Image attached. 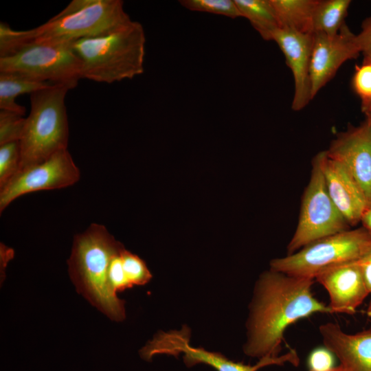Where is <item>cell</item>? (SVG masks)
<instances>
[{
  "mask_svg": "<svg viewBox=\"0 0 371 371\" xmlns=\"http://www.w3.org/2000/svg\"><path fill=\"white\" fill-rule=\"evenodd\" d=\"M121 258L126 277L132 286L144 285L150 280L152 275L139 257L124 248L121 251Z\"/></svg>",
  "mask_w": 371,
  "mask_h": 371,
  "instance_id": "23",
  "label": "cell"
},
{
  "mask_svg": "<svg viewBox=\"0 0 371 371\" xmlns=\"http://www.w3.org/2000/svg\"><path fill=\"white\" fill-rule=\"evenodd\" d=\"M93 1L94 0H73L63 10L54 16L58 18L76 13L90 5Z\"/></svg>",
  "mask_w": 371,
  "mask_h": 371,
  "instance_id": "30",
  "label": "cell"
},
{
  "mask_svg": "<svg viewBox=\"0 0 371 371\" xmlns=\"http://www.w3.org/2000/svg\"><path fill=\"white\" fill-rule=\"evenodd\" d=\"M0 72L36 81L63 85L71 89L81 76V61L72 44H31L0 57Z\"/></svg>",
  "mask_w": 371,
  "mask_h": 371,
  "instance_id": "7",
  "label": "cell"
},
{
  "mask_svg": "<svg viewBox=\"0 0 371 371\" xmlns=\"http://www.w3.org/2000/svg\"><path fill=\"white\" fill-rule=\"evenodd\" d=\"M370 109H371V106H370L366 111H365L364 113H365L366 112H367L368 111L370 110Z\"/></svg>",
  "mask_w": 371,
  "mask_h": 371,
  "instance_id": "35",
  "label": "cell"
},
{
  "mask_svg": "<svg viewBox=\"0 0 371 371\" xmlns=\"http://www.w3.org/2000/svg\"><path fill=\"white\" fill-rule=\"evenodd\" d=\"M324 347L340 361L344 371H371V328L348 334L335 323L319 327Z\"/></svg>",
  "mask_w": 371,
  "mask_h": 371,
  "instance_id": "16",
  "label": "cell"
},
{
  "mask_svg": "<svg viewBox=\"0 0 371 371\" xmlns=\"http://www.w3.org/2000/svg\"><path fill=\"white\" fill-rule=\"evenodd\" d=\"M121 0H94L76 13L51 18L45 23L27 30H14L0 23V57L31 44H73L118 29L131 22Z\"/></svg>",
  "mask_w": 371,
  "mask_h": 371,
  "instance_id": "3",
  "label": "cell"
},
{
  "mask_svg": "<svg viewBox=\"0 0 371 371\" xmlns=\"http://www.w3.org/2000/svg\"><path fill=\"white\" fill-rule=\"evenodd\" d=\"M357 40L364 61L371 63V16L365 19L361 32L357 34Z\"/></svg>",
  "mask_w": 371,
  "mask_h": 371,
  "instance_id": "28",
  "label": "cell"
},
{
  "mask_svg": "<svg viewBox=\"0 0 371 371\" xmlns=\"http://www.w3.org/2000/svg\"><path fill=\"white\" fill-rule=\"evenodd\" d=\"M365 115L366 116V122L369 126V127L371 128V109L365 113Z\"/></svg>",
  "mask_w": 371,
  "mask_h": 371,
  "instance_id": "32",
  "label": "cell"
},
{
  "mask_svg": "<svg viewBox=\"0 0 371 371\" xmlns=\"http://www.w3.org/2000/svg\"><path fill=\"white\" fill-rule=\"evenodd\" d=\"M314 279L269 269L256 282L247 323L244 352L259 359L279 355L284 331L314 313H333L312 293Z\"/></svg>",
  "mask_w": 371,
  "mask_h": 371,
  "instance_id": "1",
  "label": "cell"
},
{
  "mask_svg": "<svg viewBox=\"0 0 371 371\" xmlns=\"http://www.w3.org/2000/svg\"><path fill=\"white\" fill-rule=\"evenodd\" d=\"M190 330L183 326L179 330L160 332L143 347L139 353L145 360L150 361L155 355L165 354L178 357L183 354L186 365L192 367L198 363L208 365L217 371H257L271 365L282 366L291 363L299 364V357L295 350L278 356L265 357L260 359L253 366L229 360L218 352L206 350L202 348H194L190 344Z\"/></svg>",
  "mask_w": 371,
  "mask_h": 371,
  "instance_id": "9",
  "label": "cell"
},
{
  "mask_svg": "<svg viewBox=\"0 0 371 371\" xmlns=\"http://www.w3.org/2000/svg\"><path fill=\"white\" fill-rule=\"evenodd\" d=\"M367 315L370 317H371V300L370 302V304L368 306L367 311H366Z\"/></svg>",
  "mask_w": 371,
  "mask_h": 371,
  "instance_id": "33",
  "label": "cell"
},
{
  "mask_svg": "<svg viewBox=\"0 0 371 371\" xmlns=\"http://www.w3.org/2000/svg\"><path fill=\"white\" fill-rule=\"evenodd\" d=\"M179 3L191 11L220 14L232 19L242 16L234 0H180Z\"/></svg>",
  "mask_w": 371,
  "mask_h": 371,
  "instance_id": "21",
  "label": "cell"
},
{
  "mask_svg": "<svg viewBox=\"0 0 371 371\" xmlns=\"http://www.w3.org/2000/svg\"><path fill=\"white\" fill-rule=\"evenodd\" d=\"M54 85L12 73L0 72V109L23 115L25 108L16 102L21 94L32 93Z\"/></svg>",
  "mask_w": 371,
  "mask_h": 371,
  "instance_id": "18",
  "label": "cell"
},
{
  "mask_svg": "<svg viewBox=\"0 0 371 371\" xmlns=\"http://www.w3.org/2000/svg\"><path fill=\"white\" fill-rule=\"evenodd\" d=\"M361 222L363 227L371 234V203H370L364 211Z\"/></svg>",
  "mask_w": 371,
  "mask_h": 371,
  "instance_id": "31",
  "label": "cell"
},
{
  "mask_svg": "<svg viewBox=\"0 0 371 371\" xmlns=\"http://www.w3.org/2000/svg\"><path fill=\"white\" fill-rule=\"evenodd\" d=\"M334 355L326 348L313 350L308 358L309 371H328L334 368Z\"/></svg>",
  "mask_w": 371,
  "mask_h": 371,
  "instance_id": "27",
  "label": "cell"
},
{
  "mask_svg": "<svg viewBox=\"0 0 371 371\" xmlns=\"http://www.w3.org/2000/svg\"><path fill=\"white\" fill-rule=\"evenodd\" d=\"M371 251V234L363 227L347 229L312 242L298 251L273 259L270 269L315 279L322 271L357 261Z\"/></svg>",
  "mask_w": 371,
  "mask_h": 371,
  "instance_id": "6",
  "label": "cell"
},
{
  "mask_svg": "<svg viewBox=\"0 0 371 371\" xmlns=\"http://www.w3.org/2000/svg\"><path fill=\"white\" fill-rule=\"evenodd\" d=\"M273 41L284 54L293 76L295 89L291 108L300 111L312 100L310 65L313 34L279 28L274 32Z\"/></svg>",
  "mask_w": 371,
  "mask_h": 371,
  "instance_id": "13",
  "label": "cell"
},
{
  "mask_svg": "<svg viewBox=\"0 0 371 371\" xmlns=\"http://www.w3.org/2000/svg\"><path fill=\"white\" fill-rule=\"evenodd\" d=\"M124 246L100 224L92 223L75 236L68 260L69 273L78 293L110 319L125 318L124 301L117 296L109 281V267Z\"/></svg>",
  "mask_w": 371,
  "mask_h": 371,
  "instance_id": "2",
  "label": "cell"
},
{
  "mask_svg": "<svg viewBox=\"0 0 371 371\" xmlns=\"http://www.w3.org/2000/svg\"><path fill=\"white\" fill-rule=\"evenodd\" d=\"M350 3V0H319L313 16V33L337 34L345 24Z\"/></svg>",
  "mask_w": 371,
  "mask_h": 371,
  "instance_id": "20",
  "label": "cell"
},
{
  "mask_svg": "<svg viewBox=\"0 0 371 371\" xmlns=\"http://www.w3.org/2000/svg\"><path fill=\"white\" fill-rule=\"evenodd\" d=\"M326 151L347 170L371 203V128L367 123L340 133Z\"/></svg>",
  "mask_w": 371,
  "mask_h": 371,
  "instance_id": "12",
  "label": "cell"
},
{
  "mask_svg": "<svg viewBox=\"0 0 371 371\" xmlns=\"http://www.w3.org/2000/svg\"><path fill=\"white\" fill-rule=\"evenodd\" d=\"M70 89L67 86L54 84L30 94L31 109L19 141V170L67 149L69 123L65 100Z\"/></svg>",
  "mask_w": 371,
  "mask_h": 371,
  "instance_id": "5",
  "label": "cell"
},
{
  "mask_svg": "<svg viewBox=\"0 0 371 371\" xmlns=\"http://www.w3.org/2000/svg\"><path fill=\"white\" fill-rule=\"evenodd\" d=\"M319 0H271L280 28L313 34V21Z\"/></svg>",
  "mask_w": 371,
  "mask_h": 371,
  "instance_id": "17",
  "label": "cell"
},
{
  "mask_svg": "<svg viewBox=\"0 0 371 371\" xmlns=\"http://www.w3.org/2000/svg\"><path fill=\"white\" fill-rule=\"evenodd\" d=\"M314 280L328 292L333 313H354L369 294L358 260L327 269Z\"/></svg>",
  "mask_w": 371,
  "mask_h": 371,
  "instance_id": "14",
  "label": "cell"
},
{
  "mask_svg": "<svg viewBox=\"0 0 371 371\" xmlns=\"http://www.w3.org/2000/svg\"><path fill=\"white\" fill-rule=\"evenodd\" d=\"M349 227L327 191L320 152L312 162L310 181L303 194L297 226L287 247L288 254Z\"/></svg>",
  "mask_w": 371,
  "mask_h": 371,
  "instance_id": "8",
  "label": "cell"
},
{
  "mask_svg": "<svg viewBox=\"0 0 371 371\" xmlns=\"http://www.w3.org/2000/svg\"><path fill=\"white\" fill-rule=\"evenodd\" d=\"M21 151L19 141L0 145V188L19 170Z\"/></svg>",
  "mask_w": 371,
  "mask_h": 371,
  "instance_id": "22",
  "label": "cell"
},
{
  "mask_svg": "<svg viewBox=\"0 0 371 371\" xmlns=\"http://www.w3.org/2000/svg\"><path fill=\"white\" fill-rule=\"evenodd\" d=\"M363 278L369 294H371V251L358 260Z\"/></svg>",
  "mask_w": 371,
  "mask_h": 371,
  "instance_id": "29",
  "label": "cell"
},
{
  "mask_svg": "<svg viewBox=\"0 0 371 371\" xmlns=\"http://www.w3.org/2000/svg\"><path fill=\"white\" fill-rule=\"evenodd\" d=\"M322 167L328 194L349 226L361 222L369 202L347 170L322 151Z\"/></svg>",
  "mask_w": 371,
  "mask_h": 371,
  "instance_id": "15",
  "label": "cell"
},
{
  "mask_svg": "<svg viewBox=\"0 0 371 371\" xmlns=\"http://www.w3.org/2000/svg\"><path fill=\"white\" fill-rule=\"evenodd\" d=\"M25 118L22 115L8 111H0V145L15 141H20Z\"/></svg>",
  "mask_w": 371,
  "mask_h": 371,
  "instance_id": "24",
  "label": "cell"
},
{
  "mask_svg": "<svg viewBox=\"0 0 371 371\" xmlns=\"http://www.w3.org/2000/svg\"><path fill=\"white\" fill-rule=\"evenodd\" d=\"M352 85L361 100V110L364 113L371 106V63L363 60L361 66L356 67Z\"/></svg>",
  "mask_w": 371,
  "mask_h": 371,
  "instance_id": "25",
  "label": "cell"
},
{
  "mask_svg": "<svg viewBox=\"0 0 371 371\" xmlns=\"http://www.w3.org/2000/svg\"><path fill=\"white\" fill-rule=\"evenodd\" d=\"M146 34L131 21L109 33L76 41L72 47L81 61V76L98 82L132 79L144 72Z\"/></svg>",
  "mask_w": 371,
  "mask_h": 371,
  "instance_id": "4",
  "label": "cell"
},
{
  "mask_svg": "<svg viewBox=\"0 0 371 371\" xmlns=\"http://www.w3.org/2000/svg\"><path fill=\"white\" fill-rule=\"evenodd\" d=\"M360 53L357 35L346 23L335 35L313 33L310 65L312 100L343 63Z\"/></svg>",
  "mask_w": 371,
  "mask_h": 371,
  "instance_id": "11",
  "label": "cell"
},
{
  "mask_svg": "<svg viewBox=\"0 0 371 371\" xmlns=\"http://www.w3.org/2000/svg\"><path fill=\"white\" fill-rule=\"evenodd\" d=\"M80 177V170L68 150H60L43 162L20 169L0 188V212L23 194L68 187Z\"/></svg>",
  "mask_w": 371,
  "mask_h": 371,
  "instance_id": "10",
  "label": "cell"
},
{
  "mask_svg": "<svg viewBox=\"0 0 371 371\" xmlns=\"http://www.w3.org/2000/svg\"><path fill=\"white\" fill-rule=\"evenodd\" d=\"M124 248L113 256L109 267V281L111 288L116 293L132 287L126 277L122 266L121 251Z\"/></svg>",
  "mask_w": 371,
  "mask_h": 371,
  "instance_id": "26",
  "label": "cell"
},
{
  "mask_svg": "<svg viewBox=\"0 0 371 371\" xmlns=\"http://www.w3.org/2000/svg\"><path fill=\"white\" fill-rule=\"evenodd\" d=\"M328 371H344V370H343V369L341 368V366H339L333 368L332 369H330V370H328Z\"/></svg>",
  "mask_w": 371,
  "mask_h": 371,
  "instance_id": "34",
  "label": "cell"
},
{
  "mask_svg": "<svg viewBox=\"0 0 371 371\" xmlns=\"http://www.w3.org/2000/svg\"><path fill=\"white\" fill-rule=\"evenodd\" d=\"M242 17L247 18L266 41H273L274 32L280 28L271 0H234Z\"/></svg>",
  "mask_w": 371,
  "mask_h": 371,
  "instance_id": "19",
  "label": "cell"
}]
</instances>
